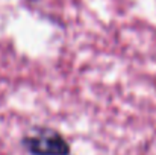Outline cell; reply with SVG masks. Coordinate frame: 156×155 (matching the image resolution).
<instances>
[{
    "mask_svg": "<svg viewBox=\"0 0 156 155\" xmlns=\"http://www.w3.org/2000/svg\"><path fill=\"white\" fill-rule=\"evenodd\" d=\"M30 155H70V145L65 137L52 128H35L21 140Z\"/></svg>",
    "mask_w": 156,
    "mask_h": 155,
    "instance_id": "6da1fadb",
    "label": "cell"
}]
</instances>
